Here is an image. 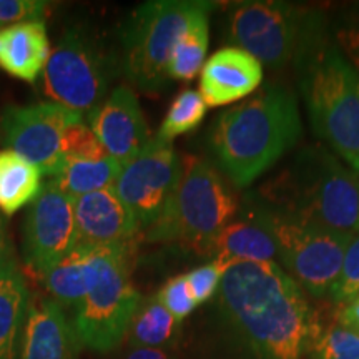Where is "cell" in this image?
I'll return each mask as SVG.
<instances>
[{
  "instance_id": "1",
  "label": "cell",
  "mask_w": 359,
  "mask_h": 359,
  "mask_svg": "<svg viewBox=\"0 0 359 359\" xmlns=\"http://www.w3.org/2000/svg\"><path fill=\"white\" fill-rule=\"evenodd\" d=\"M219 309L253 359H311L323 327L302 286L276 262L233 263Z\"/></svg>"
},
{
  "instance_id": "2",
  "label": "cell",
  "mask_w": 359,
  "mask_h": 359,
  "mask_svg": "<svg viewBox=\"0 0 359 359\" xmlns=\"http://www.w3.org/2000/svg\"><path fill=\"white\" fill-rule=\"evenodd\" d=\"M302 133L294 93L266 85L218 115L210 143L223 173L235 187L246 188L288 154Z\"/></svg>"
},
{
  "instance_id": "3",
  "label": "cell",
  "mask_w": 359,
  "mask_h": 359,
  "mask_svg": "<svg viewBox=\"0 0 359 359\" xmlns=\"http://www.w3.org/2000/svg\"><path fill=\"white\" fill-rule=\"evenodd\" d=\"M268 210L346 235L359 231V175L325 147L303 148L264 188Z\"/></svg>"
},
{
  "instance_id": "4",
  "label": "cell",
  "mask_w": 359,
  "mask_h": 359,
  "mask_svg": "<svg viewBox=\"0 0 359 359\" xmlns=\"http://www.w3.org/2000/svg\"><path fill=\"white\" fill-rule=\"evenodd\" d=\"M309 120L318 137L359 175V77L326 29L296 60Z\"/></svg>"
},
{
  "instance_id": "5",
  "label": "cell",
  "mask_w": 359,
  "mask_h": 359,
  "mask_svg": "<svg viewBox=\"0 0 359 359\" xmlns=\"http://www.w3.org/2000/svg\"><path fill=\"white\" fill-rule=\"evenodd\" d=\"M236 212L238 201L218 170L198 156H183L177 187L163 213L147 230V241L178 243L206 255Z\"/></svg>"
},
{
  "instance_id": "6",
  "label": "cell",
  "mask_w": 359,
  "mask_h": 359,
  "mask_svg": "<svg viewBox=\"0 0 359 359\" xmlns=\"http://www.w3.org/2000/svg\"><path fill=\"white\" fill-rule=\"evenodd\" d=\"M213 7L212 2L198 0H154L135 8L122 30V67L130 82L145 93L165 88L170 57L180 35Z\"/></svg>"
},
{
  "instance_id": "7",
  "label": "cell",
  "mask_w": 359,
  "mask_h": 359,
  "mask_svg": "<svg viewBox=\"0 0 359 359\" xmlns=\"http://www.w3.org/2000/svg\"><path fill=\"white\" fill-rule=\"evenodd\" d=\"M325 30L320 13L280 0L240 2L228 15V39L262 65L285 69Z\"/></svg>"
},
{
  "instance_id": "8",
  "label": "cell",
  "mask_w": 359,
  "mask_h": 359,
  "mask_svg": "<svg viewBox=\"0 0 359 359\" xmlns=\"http://www.w3.org/2000/svg\"><path fill=\"white\" fill-rule=\"evenodd\" d=\"M132 253L133 246L93 251L95 276L74 320L80 343L93 351L118 346L143 302L130 276Z\"/></svg>"
},
{
  "instance_id": "9",
  "label": "cell",
  "mask_w": 359,
  "mask_h": 359,
  "mask_svg": "<svg viewBox=\"0 0 359 359\" xmlns=\"http://www.w3.org/2000/svg\"><path fill=\"white\" fill-rule=\"evenodd\" d=\"M276 241L278 259L288 275L314 298H325L338 280L353 235L296 222L262 206Z\"/></svg>"
},
{
  "instance_id": "10",
  "label": "cell",
  "mask_w": 359,
  "mask_h": 359,
  "mask_svg": "<svg viewBox=\"0 0 359 359\" xmlns=\"http://www.w3.org/2000/svg\"><path fill=\"white\" fill-rule=\"evenodd\" d=\"M42 75L45 95L82 116L102 105L114 77L105 52L80 29L60 39Z\"/></svg>"
},
{
  "instance_id": "11",
  "label": "cell",
  "mask_w": 359,
  "mask_h": 359,
  "mask_svg": "<svg viewBox=\"0 0 359 359\" xmlns=\"http://www.w3.org/2000/svg\"><path fill=\"white\" fill-rule=\"evenodd\" d=\"M182 160L172 142L156 135L122 167L115 190L133 213L140 230H148L163 213L177 187Z\"/></svg>"
},
{
  "instance_id": "12",
  "label": "cell",
  "mask_w": 359,
  "mask_h": 359,
  "mask_svg": "<svg viewBox=\"0 0 359 359\" xmlns=\"http://www.w3.org/2000/svg\"><path fill=\"white\" fill-rule=\"evenodd\" d=\"M82 115L53 102L29 107H8L2 115L4 143L43 175L57 177L64 168L62 137Z\"/></svg>"
},
{
  "instance_id": "13",
  "label": "cell",
  "mask_w": 359,
  "mask_h": 359,
  "mask_svg": "<svg viewBox=\"0 0 359 359\" xmlns=\"http://www.w3.org/2000/svg\"><path fill=\"white\" fill-rule=\"evenodd\" d=\"M75 198L50 180L29 206L24 224V258L34 271L43 275L74 246Z\"/></svg>"
},
{
  "instance_id": "14",
  "label": "cell",
  "mask_w": 359,
  "mask_h": 359,
  "mask_svg": "<svg viewBox=\"0 0 359 359\" xmlns=\"http://www.w3.org/2000/svg\"><path fill=\"white\" fill-rule=\"evenodd\" d=\"M75 233L72 250L98 251L135 246L140 233L137 219L123 203L115 185L75 198Z\"/></svg>"
},
{
  "instance_id": "15",
  "label": "cell",
  "mask_w": 359,
  "mask_h": 359,
  "mask_svg": "<svg viewBox=\"0 0 359 359\" xmlns=\"http://www.w3.org/2000/svg\"><path fill=\"white\" fill-rule=\"evenodd\" d=\"M93 132L111 158L125 165L151 140L140 103L132 88L116 87L88 115Z\"/></svg>"
},
{
  "instance_id": "16",
  "label": "cell",
  "mask_w": 359,
  "mask_h": 359,
  "mask_svg": "<svg viewBox=\"0 0 359 359\" xmlns=\"http://www.w3.org/2000/svg\"><path fill=\"white\" fill-rule=\"evenodd\" d=\"M263 82V65L248 52L224 47L201 69L200 93L208 107H222L250 97Z\"/></svg>"
},
{
  "instance_id": "17",
  "label": "cell",
  "mask_w": 359,
  "mask_h": 359,
  "mask_svg": "<svg viewBox=\"0 0 359 359\" xmlns=\"http://www.w3.org/2000/svg\"><path fill=\"white\" fill-rule=\"evenodd\" d=\"M80 346L77 331L60 304L53 299H30L20 359H79Z\"/></svg>"
},
{
  "instance_id": "18",
  "label": "cell",
  "mask_w": 359,
  "mask_h": 359,
  "mask_svg": "<svg viewBox=\"0 0 359 359\" xmlns=\"http://www.w3.org/2000/svg\"><path fill=\"white\" fill-rule=\"evenodd\" d=\"M206 255L213 262L230 266L233 263H268L278 259L276 241L269 230L262 206H255L245 218H233L210 243Z\"/></svg>"
},
{
  "instance_id": "19",
  "label": "cell",
  "mask_w": 359,
  "mask_h": 359,
  "mask_svg": "<svg viewBox=\"0 0 359 359\" xmlns=\"http://www.w3.org/2000/svg\"><path fill=\"white\" fill-rule=\"evenodd\" d=\"M50 55L43 22H24L0 29V69L12 77L34 83L43 74Z\"/></svg>"
},
{
  "instance_id": "20",
  "label": "cell",
  "mask_w": 359,
  "mask_h": 359,
  "mask_svg": "<svg viewBox=\"0 0 359 359\" xmlns=\"http://www.w3.org/2000/svg\"><path fill=\"white\" fill-rule=\"evenodd\" d=\"M29 303L25 278L17 263L12 262L0 269V359H17Z\"/></svg>"
},
{
  "instance_id": "21",
  "label": "cell",
  "mask_w": 359,
  "mask_h": 359,
  "mask_svg": "<svg viewBox=\"0 0 359 359\" xmlns=\"http://www.w3.org/2000/svg\"><path fill=\"white\" fill-rule=\"evenodd\" d=\"M45 288L62 308H77L83 303L95 276L93 251L70 250L60 262L43 273Z\"/></svg>"
},
{
  "instance_id": "22",
  "label": "cell",
  "mask_w": 359,
  "mask_h": 359,
  "mask_svg": "<svg viewBox=\"0 0 359 359\" xmlns=\"http://www.w3.org/2000/svg\"><path fill=\"white\" fill-rule=\"evenodd\" d=\"M42 172L12 150L0 151V212L13 215L42 190Z\"/></svg>"
},
{
  "instance_id": "23",
  "label": "cell",
  "mask_w": 359,
  "mask_h": 359,
  "mask_svg": "<svg viewBox=\"0 0 359 359\" xmlns=\"http://www.w3.org/2000/svg\"><path fill=\"white\" fill-rule=\"evenodd\" d=\"M122 167L123 165L111 156L97 161H70L64 165L57 177H53V182L72 198H79L115 185Z\"/></svg>"
},
{
  "instance_id": "24",
  "label": "cell",
  "mask_w": 359,
  "mask_h": 359,
  "mask_svg": "<svg viewBox=\"0 0 359 359\" xmlns=\"http://www.w3.org/2000/svg\"><path fill=\"white\" fill-rule=\"evenodd\" d=\"M180 323L158 302L148 298L142 302L130 325V341L135 348H165L173 343Z\"/></svg>"
},
{
  "instance_id": "25",
  "label": "cell",
  "mask_w": 359,
  "mask_h": 359,
  "mask_svg": "<svg viewBox=\"0 0 359 359\" xmlns=\"http://www.w3.org/2000/svg\"><path fill=\"white\" fill-rule=\"evenodd\" d=\"M210 12L201 13L191 25L180 35L170 57L168 75L175 80H191L203 69L206 50H208Z\"/></svg>"
},
{
  "instance_id": "26",
  "label": "cell",
  "mask_w": 359,
  "mask_h": 359,
  "mask_svg": "<svg viewBox=\"0 0 359 359\" xmlns=\"http://www.w3.org/2000/svg\"><path fill=\"white\" fill-rule=\"evenodd\" d=\"M206 103L196 90H183L170 105L168 114L158 132V137L172 142L178 135L188 133L201 123L206 115Z\"/></svg>"
},
{
  "instance_id": "27",
  "label": "cell",
  "mask_w": 359,
  "mask_h": 359,
  "mask_svg": "<svg viewBox=\"0 0 359 359\" xmlns=\"http://www.w3.org/2000/svg\"><path fill=\"white\" fill-rule=\"evenodd\" d=\"M62 156L64 165L70 161H97L109 158L105 147L98 140L92 128L79 122L65 128L62 137Z\"/></svg>"
},
{
  "instance_id": "28",
  "label": "cell",
  "mask_w": 359,
  "mask_h": 359,
  "mask_svg": "<svg viewBox=\"0 0 359 359\" xmlns=\"http://www.w3.org/2000/svg\"><path fill=\"white\" fill-rule=\"evenodd\" d=\"M311 359H359V334L336 323L321 331Z\"/></svg>"
},
{
  "instance_id": "29",
  "label": "cell",
  "mask_w": 359,
  "mask_h": 359,
  "mask_svg": "<svg viewBox=\"0 0 359 359\" xmlns=\"http://www.w3.org/2000/svg\"><path fill=\"white\" fill-rule=\"evenodd\" d=\"M359 294V231L353 236L346 253H344L343 266L333 288L330 291V298L333 302L343 304Z\"/></svg>"
},
{
  "instance_id": "30",
  "label": "cell",
  "mask_w": 359,
  "mask_h": 359,
  "mask_svg": "<svg viewBox=\"0 0 359 359\" xmlns=\"http://www.w3.org/2000/svg\"><path fill=\"white\" fill-rule=\"evenodd\" d=\"M156 298L178 323H182L187 316H190L193 309L198 306L190 288H188L185 275L175 276L165 283L163 288L156 294Z\"/></svg>"
},
{
  "instance_id": "31",
  "label": "cell",
  "mask_w": 359,
  "mask_h": 359,
  "mask_svg": "<svg viewBox=\"0 0 359 359\" xmlns=\"http://www.w3.org/2000/svg\"><path fill=\"white\" fill-rule=\"evenodd\" d=\"M226 269L228 268L223 263L212 262L191 269L188 275H185L188 288H190L196 304H203L213 298V294L219 290Z\"/></svg>"
},
{
  "instance_id": "32",
  "label": "cell",
  "mask_w": 359,
  "mask_h": 359,
  "mask_svg": "<svg viewBox=\"0 0 359 359\" xmlns=\"http://www.w3.org/2000/svg\"><path fill=\"white\" fill-rule=\"evenodd\" d=\"M47 6V2L40 0H0V27L43 22Z\"/></svg>"
},
{
  "instance_id": "33",
  "label": "cell",
  "mask_w": 359,
  "mask_h": 359,
  "mask_svg": "<svg viewBox=\"0 0 359 359\" xmlns=\"http://www.w3.org/2000/svg\"><path fill=\"white\" fill-rule=\"evenodd\" d=\"M336 43L359 77V27L339 30V34H336Z\"/></svg>"
},
{
  "instance_id": "34",
  "label": "cell",
  "mask_w": 359,
  "mask_h": 359,
  "mask_svg": "<svg viewBox=\"0 0 359 359\" xmlns=\"http://www.w3.org/2000/svg\"><path fill=\"white\" fill-rule=\"evenodd\" d=\"M336 321L338 325L359 334V296H354L353 299L341 304L336 314Z\"/></svg>"
},
{
  "instance_id": "35",
  "label": "cell",
  "mask_w": 359,
  "mask_h": 359,
  "mask_svg": "<svg viewBox=\"0 0 359 359\" xmlns=\"http://www.w3.org/2000/svg\"><path fill=\"white\" fill-rule=\"evenodd\" d=\"M13 262L12 245L7 235V224L2 215H0V269L6 268L7 264Z\"/></svg>"
},
{
  "instance_id": "36",
  "label": "cell",
  "mask_w": 359,
  "mask_h": 359,
  "mask_svg": "<svg viewBox=\"0 0 359 359\" xmlns=\"http://www.w3.org/2000/svg\"><path fill=\"white\" fill-rule=\"evenodd\" d=\"M127 359H173L165 348H135Z\"/></svg>"
},
{
  "instance_id": "37",
  "label": "cell",
  "mask_w": 359,
  "mask_h": 359,
  "mask_svg": "<svg viewBox=\"0 0 359 359\" xmlns=\"http://www.w3.org/2000/svg\"><path fill=\"white\" fill-rule=\"evenodd\" d=\"M358 296H359V294H358Z\"/></svg>"
}]
</instances>
